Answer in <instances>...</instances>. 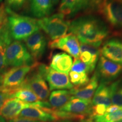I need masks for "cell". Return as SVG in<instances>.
<instances>
[{
	"instance_id": "cell-35",
	"label": "cell",
	"mask_w": 122,
	"mask_h": 122,
	"mask_svg": "<svg viewBox=\"0 0 122 122\" xmlns=\"http://www.w3.org/2000/svg\"><path fill=\"white\" fill-rule=\"evenodd\" d=\"M51 2H52V4L53 6L57 5L58 4V3L59 2V0H51Z\"/></svg>"
},
{
	"instance_id": "cell-28",
	"label": "cell",
	"mask_w": 122,
	"mask_h": 122,
	"mask_svg": "<svg viewBox=\"0 0 122 122\" xmlns=\"http://www.w3.org/2000/svg\"><path fill=\"white\" fill-rule=\"evenodd\" d=\"M70 71L79 73L86 72L88 74L91 72L89 67L86 64L82 62L79 58L75 59L74 63H73Z\"/></svg>"
},
{
	"instance_id": "cell-24",
	"label": "cell",
	"mask_w": 122,
	"mask_h": 122,
	"mask_svg": "<svg viewBox=\"0 0 122 122\" xmlns=\"http://www.w3.org/2000/svg\"><path fill=\"white\" fill-rule=\"evenodd\" d=\"M17 98L29 103H36L40 101L37 96L31 90L23 86H20L10 94V98Z\"/></svg>"
},
{
	"instance_id": "cell-41",
	"label": "cell",
	"mask_w": 122,
	"mask_h": 122,
	"mask_svg": "<svg viewBox=\"0 0 122 122\" xmlns=\"http://www.w3.org/2000/svg\"><path fill=\"white\" fill-rule=\"evenodd\" d=\"M2 0H0V5H1V2H2Z\"/></svg>"
},
{
	"instance_id": "cell-9",
	"label": "cell",
	"mask_w": 122,
	"mask_h": 122,
	"mask_svg": "<svg viewBox=\"0 0 122 122\" xmlns=\"http://www.w3.org/2000/svg\"><path fill=\"white\" fill-rule=\"evenodd\" d=\"M36 68V71L27 76L20 86L31 90L39 100L45 101L50 95V90L43 75L37 69V66Z\"/></svg>"
},
{
	"instance_id": "cell-2",
	"label": "cell",
	"mask_w": 122,
	"mask_h": 122,
	"mask_svg": "<svg viewBox=\"0 0 122 122\" xmlns=\"http://www.w3.org/2000/svg\"><path fill=\"white\" fill-rule=\"evenodd\" d=\"M6 10L10 34L15 41L24 40L40 30L37 19L14 13L9 7Z\"/></svg>"
},
{
	"instance_id": "cell-33",
	"label": "cell",
	"mask_w": 122,
	"mask_h": 122,
	"mask_svg": "<svg viewBox=\"0 0 122 122\" xmlns=\"http://www.w3.org/2000/svg\"><path fill=\"white\" fill-rule=\"evenodd\" d=\"M8 98H10V95L9 93L0 91V108L2 106L6 100Z\"/></svg>"
},
{
	"instance_id": "cell-3",
	"label": "cell",
	"mask_w": 122,
	"mask_h": 122,
	"mask_svg": "<svg viewBox=\"0 0 122 122\" xmlns=\"http://www.w3.org/2000/svg\"><path fill=\"white\" fill-rule=\"evenodd\" d=\"M40 28L51 40L59 39L67 35L70 22L65 19V15L58 13L37 20Z\"/></svg>"
},
{
	"instance_id": "cell-16",
	"label": "cell",
	"mask_w": 122,
	"mask_h": 122,
	"mask_svg": "<svg viewBox=\"0 0 122 122\" xmlns=\"http://www.w3.org/2000/svg\"><path fill=\"white\" fill-rule=\"evenodd\" d=\"M100 55V46L89 44H80L79 58L89 67L91 72L95 68Z\"/></svg>"
},
{
	"instance_id": "cell-8",
	"label": "cell",
	"mask_w": 122,
	"mask_h": 122,
	"mask_svg": "<svg viewBox=\"0 0 122 122\" xmlns=\"http://www.w3.org/2000/svg\"><path fill=\"white\" fill-rule=\"evenodd\" d=\"M50 106L48 102L39 101L32 106L23 109L18 117L37 120L42 122H54L58 120L52 113L53 109H45Z\"/></svg>"
},
{
	"instance_id": "cell-7",
	"label": "cell",
	"mask_w": 122,
	"mask_h": 122,
	"mask_svg": "<svg viewBox=\"0 0 122 122\" xmlns=\"http://www.w3.org/2000/svg\"><path fill=\"white\" fill-rule=\"evenodd\" d=\"M37 68L48 81L50 91L71 89L74 87L68 75L59 72L43 64H37Z\"/></svg>"
},
{
	"instance_id": "cell-25",
	"label": "cell",
	"mask_w": 122,
	"mask_h": 122,
	"mask_svg": "<svg viewBox=\"0 0 122 122\" xmlns=\"http://www.w3.org/2000/svg\"><path fill=\"white\" fill-rule=\"evenodd\" d=\"M122 119V108L110 113H106L104 115L96 116L91 118L94 122H117Z\"/></svg>"
},
{
	"instance_id": "cell-20",
	"label": "cell",
	"mask_w": 122,
	"mask_h": 122,
	"mask_svg": "<svg viewBox=\"0 0 122 122\" xmlns=\"http://www.w3.org/2000/svg\"><path fill=\"white\" fill-rule=\"evenodd\" d=\"M73 65L71 56L66 53H58L53 55L51 58L50 67L59 72L68 75Z\"/></svg>"
},
{
	"instance_id": "cell-34",
	"label": "cell",
	"mask_w": 122,
	"mask_h": 122,
	"mask_svg": "<svg viewBox=\"0 0 122 122\" xmlns=\"http://www.w3.org/2000/svg\"><path fill=\"white\" fill-rule=\"evenodd\" d=\"M120 108L121 107L117 106V105H111L110 106H109V107H107L106 113H110V112H114V111H116L117 110H118L120 109Z\"/></svg>"
},
{
	"instance_id": "cell-21",
	"label": "cell",
	"mask_w": 122,
	"mask_h": 122,
	"mask_svg": "<svg viewBox=\"0 0 122 122\" xmlns=\"http://www.w3.org/2000/svg\"><path fill=\"white\" fill-rule=\"evenodd\" d=\"M112 93V84L109 85L107 82L102 81L98 85L93 97L92 104H101L109 107L112 105L111 96Z\"/></svg>"
},
{
	"instance_id": "cell-26",
	"label": "cell",
	"mask_w": 122,
	"mask_h": 122,
	"mask_svg": "<svg viewBox=\"0 0 122 122\" xmlns=\"http://www.w3.org/2000/svg\"><path fill=\"white\" fill-rule=\"evenodd\" d=\"M69 79L71 83L75 86H81L87 84L89 81L88 74L86 72H76L70 71Z\"/></svg>"
},
{
	"instance_id": "cell-6",
	"label": "cell",
	"mask_w": 122,
	"mask_h": 122,
	"mask_svg": "<svg viewBox=\"0 0 122 122\" xmlns=\"http://www.w3.org/2000/svg\"><path fill=\"white\" fill-rule=\"evenodd\" d=\"M97 9L113 28H122V0H102Z\"/></svg>"
},
{
	"instance_id": "cell-29",
	"label": "cell",
	"mask_w": 122,
	"mask_h": 122,
	"mask_svg": "<svg viewBox=\"0 0 122 122\" xmlns=\"http://www.w3.org/2000/svg\"><path fill=\"white\" fill-rule=\"evenodd\" d=\"M107 107H106L105 105L101 104L92 105L91 112L89 114L90 119L92 118L93 117H96V116L104 115L106 113Z\"/></svg>"
},
{
	"instance_id": "cell-19",
	"label": "cell",
	"mask_w": 122,
	"mask_h": 122,
	"mask_svg": "<svg viewBox=\"0 0 122 122\" xmlns=\"http://www.w3.org/2000/svg\"><path fill=\"white\" fill-rule=\"evenodd\" d=\"M13 41L10 29H9L7 18L6 21L0 26V74L3 75L6 72V66L5 65V53L8 46Z\"/></svg>"
},
{
	"instance_id": "cell-11",
	"label": "cell",
	"mask_w": 122,
	"mask_h": 122,
	"mask_svg": "<svg viewBox=\"0 0 122 122\" xmlns=\"http://www.w3.org/2000/svg\"><path fill=\"white\" fill-rule=\"evenodd\" d=\"M51 49H58L65 51L75 59L79 58L80 54V42L77 38L70 33L59 39L51 41L49 43Z\"/></svg>"
},
{
	"instance_id": "cell-31",
	"label": "cell",
	"mask_w": 122,
	"mask_h": 122,
	"mask_svg": "<svg viewBox=\"0 0 122 122\" xmlns=\"http://www.w3.org/2000/svg\"><path fill=\"white\" fill-rule=\"evenodd\" d=\"M7 18L6 7L4 4L0 5V26L5 22Z\"/></svg>"
},
{
	"instance_id": "cell-27",
	"label": "cell",
	"mask_w": 122,
	"mask_h": 122,
	"mask_svg": "<svg viewBox=\"0 0 122 122\" xmlns=\"http://www.w3.org/2000/svg\"><path fill=\"white\" fill-rule=\"evenodd\" d=\"M112 93L111 96L112 105H117L122 108V86H119V82L116 81L111 84Z\"/></svg>"
},
{
	"instance_id": "cell-37",
	"label": "cell",
	"mask_w": 122,
	"mask_h": 122,
	"mask_svg": "<svg viewBox=\"0 0 122 122\" xmlns=\"http://www.w3.org/2000/svg\"><path fill=\"white\" fill-rule=\"evenodd\" d=\"M2 79H3V75L0 74V87H1V85H2Z\"/></svg>"
},
{
	"instance_id": "cell-1",
	"label": "cell",
	"mask_w": 122,
	"mask_h": 122,
	"mask_svg": "<svg viewBox=\"0 0 122 122\" xmlns=\"http://www.w3.org/2000/svg\"><path fill=\"white\" fill-rule=\"evenodd\" d=\"M70 33H72L80 43L100 46L109 35L108 27L103 21L93 15H84L70 23Z\"/></svg>"
},
{
	"instance_id": "cell-17",
	"label": "cell",
	"mask_w": 122,
	"mask_h": 122,
	"mask_svg": "<svg viewBox=\"0 0 122 122\" xmlns=\"http://www.w3.org/2000/svg\"><path fill=\"white\" fill-rule=\"evenodd\" d=\"M99 77L97 72L93 75L88 83L81 86H75L70 89V92L73 97L82 100L92 101L94 93L98 86Z\"/></svg>"
},
{
	"instance_id": "cell-22",
	"label": "cell",
	"mask_w": 122,
	"mask_h": 122,
	"mask_svg": "<svg viewBox=\"0 0 122 122\" xmlns=\"http://www.w3.org/2000/svg\"><path fill=\"white\" fill-rule=\"evenodd\" d=\"M53 9L51 0H31L30 11L33 16L39 19L49 16Z\"/></svg>"
},
{
	"instance_id": "cell-39",
	"label": "cell",
	"mask_w": 122,
	"mask_h": 122,
	"mask_svg": "<svg viewBox=\"0 0 122 122\" xmlns=\"http://www.w3.org/2000/svg\"><path fill=\"white\" fill-rule=\"evenodd\" d=\"M117 122H122V119L119 120H118V121H117Z\"/></svg>"
},
{
	"instance_id": "cell-5",
	"label": "cell",
	"mask_w": 122,
	"mask_h": 122,
	"mask_svg": "<svg viewBox=\"0 0 122 122\" xmlns=\"http://www.w3.org/2000/svg\"><path fill=\"white\" fill-rule=\"evenodd\" d=\"M35 60L25 44L20 41H14L8 46L5 53V65L8 67L32 65Z\"/></svg>"
},
{
	"instance_id": "cell-10",
	"label": "cell",
	"mask_w": 122,
	"mask_h": 122,
	"mask_svg": "<svg viewBox=\"0 0 122 122\" xmlns=\"http://www.w3.org/2000/svg\"><path fill=\"white\" fill-rule=\"evenodd\" d=\"M102 0H61L59 13L71 18L91 7H97Z\"/></svg>"
},
{
	"instance_id": "cell-38",
	"label": "cell",
	"mask_w": 122,
	"mask_h": 122,
	"mask_svg": "<svg viewBox=\"0 0 122 122\" xmlns=\"http://www.w3.org/2000/svg\"><path fill=\"white\" fill-rule=\"evenodd\" d=\"M0 122H7L5 119L3 118V117H1V116H0Z\"/></svg>"
},
{
	"instance_id": "cell-40",
	"label": "cell",
	"mask_w": 122,
	"mask_h": 122,
	"mask_svg": "<svg viewBox=\"0 0 122 122\" xmlns=\"http://www.w3.org/2000/svg\"><path fill=\"white\" fill-rule=\"evenodd\" d=\"M69 122V121H63V122Z\"/></svg>"
},
{
	"instance_id": "cell-13",
	"label": "cell",
	"mask_w": 122,
	"mask_h": 122,
	"mask_svg": "<svg viewBox=\"0 0 122 122\" xmlns=\"http://www.w3.org/2000/svg\"><path fill=\"white\" fill-rule=\"evenodd\" d=\"M25 45L35 61L42 57L47 45V40L45 35L41 30L36 32L24 40Z\"/></svg>"
},
{
	"instance_id": "cell-15",
	"label": "cell",
	"mask_w": 122,
	"mask_h": 122,
	"mask_svg": "<svg viewBox=\"0 0 122 122\" xmlns=\"http://www.w3.org/2000/svg\"><path fill=\"white\" fill-rule=\"evenodd\" d=\"M100 54L112 62L122 65V40L116 38L107 40L100 49Z\"/></svg>"
},
{
	"instance_id": "cell-36",
	"label": "cell",
	"mask_w": 122,
	"mask_h": 122,
	"mask_svg": "<svg viewBox=\"0 0 122 122\" xmlns=\"http://www.w3.org/2000/svg\"><path fill=\"white\" fill-rule=\"evenodd\" d=\"M80 121V122H94L91 119H83L81 120Z\"/></svg>"
},
{
	"instance_id": "cell-12",
	"label": "cell",
	"mask_w": 122,
	"mask_h": 122,
	"mask_svg": "<svg viewBox=\"0 0 122 122\" xmlns=\"http://www.w3.org/2000/svg\"><path fill=\"white\" fill-rule=\"evenodd\" d=\"M98 62L96 72L103 82L114 80L122 72V64L112 62L101 55Z\"/></svg>"
},
{
	"instance_id": "cell-30",
	"label": "cell",
	"mask_w": 122,
	"mask_h": 122,
	"mask_svg": "<svg viewBox=\"0 0 122 122\" xmlns=\"http://www.w3.org/2000/svg\"><path fill=\"white\" fill-rule=\"evenodd\" d=\"M5 1L7 5L9 6V8L18 10L23 6L27 0H5Z\"/></svg>"
},
{
	"instance_id": "cell-32",
	"label": "cell",
	"mask_w": 122,
	"mask_h": 122,
	"mask_svg": "<svg viewBox=\"0 0 122 122\" xmlns=\"http://www.w3.org/2000/svg\"><path fill=\"white\" fill-rule=\"evenodd\" d=\"M8 122H42L37 120L32 119L24 118V117H18L13 119L9 120Z\"/></svg>"
},
{
	"instance_id": "cell-18",
	"label": "cell",
	"mask_w": 122,
	"mask_h": 122,
	"mask_svg": "<svg viewBox=\"0 0 122 122\" xmlns=\"http://www.w3.org/2000/svg\"><path fill=\"white\" fill-rule=\"evenodd\" d=\"M92 107V101L82 100L72 96L66 105L58 110L75 115L86 116L89 115Z\"/></svg>"
},
{
	"instance_id": "cell-23",
	"label": "cell",
	"mask_w": 122,
	"mask_h": 122,
	"mask_svg": "<svg viewBox=\"0 0 122 122\" xmlns=\"http://www.w3.org/2000/svg\"><path fill=\"white\" fill-rule=\"evenodd\" d=\"M72 97L70 91L56 90L50 94L49 103L53 109L58 110L66 105Z\"/></svg>"
},
{
	"instance_id": "cell-14",
	"label": "cell",
	"mask_w": 122,
	"mask_h": 122,
	"mask_svg": "<svg viewBox=\"0 0 122 122\" xmlns=\"http://www.w3.org/2000/svg\"><path fill=\"white\" fill-rule=\"evenodd\" d=\"M35 103L24 102L17 98H8L0 108V116L7 120L13 119L19 116L23 109Z\"/></svg>"
},
{
	"instance_id": "cell-4",
	"label": "cell",
	"mask_w": 122,
	"mask_h": 122,
	"mask_svg": "<svg viewBox=\"0 0 122 122\" xmlns=\"http://www.w3.org/2000/svg\"><path fill=\"white\" fill-rule=\"evenodd\" d=\"M37 63L32 65H24L14 67L3 74L2 84L0 91L7 93L10 95L13 92L22 85L27 75L36 66Z\"/></svg>"
}]
</instances>
